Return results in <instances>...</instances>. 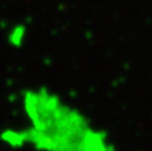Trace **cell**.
Here are the masks:
<instances>
[{
    "mask_svg": "<svg viewBox=\"0 0 152 151\" xmlns=\"http://www.w3.org/2000/svg\"><path fill=\"white\" fill-rule=\"evenodd\" d=\"M23 108L27 127L0 134L11 146L28 145L37 151H113L106 132L95 128L84 114L45 87L26 89Z\"/></svg>",
    "mask_w": 152,
    "mask_h": 151,
    "instance_id": "cell-1",
    "label": "cell"
}]
</instances>
